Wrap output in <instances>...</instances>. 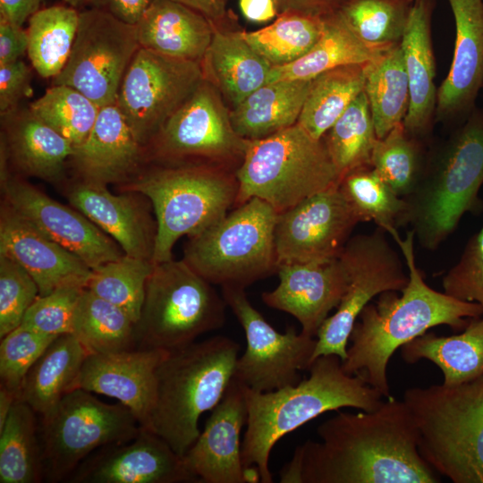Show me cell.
Wrapping results in <instances>:
<instances>
[{"mask_svg": "<svg viewBox=\"0 0 483 483\" xmlns=\"http://www.w3.org/2000/svg\"><path fill=\"white\" fill-rule=\"evenodd\" d=\"M321 441L296 446L279 472L282 483H437L421 457L418 431L404 401L376 410L339 411L317 428Z\"/></svg>", "mask_w": 483, "mask_h": 483, "instance_id": "cell-1", "label": "cell"}, {"mask_svg": "<svg viewBox=\"0 0 483 483\" xmlns=\"http://www.w3.org/2000/svg\"><path fill=\"white\" fill-rule=\"evenodd\" d=\"M408 267L409 280L401 292L386 291L365 306L349 336L343 370L362 379L390 399L387 365L394 352L427 333L446 325L463 330L472 318L483 316L477 302L455 299L429 287L418 268L414 255L415 236L411 230L404 239L392 235Z\"/></svg>", "mask_w": 483, "mask_h": 483, "instance_id": "cell-2", "label": "cell"}, {"mask_svg": "<svg viewBox=\"0 0 483 483\" xmlns=\"http://www.w3.org/2000/svg\"><path fill=\"white\" fill-rule=\"evenodd\" d=\"M309 376L294 386L269 392L244 386L247 428L242 442L245 468H256L263 483H272L270 453L285 435L320 416L341 408L376 410L383 395L356 376L346 373L335 354L315 359Z\"/></svg>", "mask_w": 483, "mask_h": 483, "instance_id": "cell-3", "label": "cell"}, {"mask_svg": "<svg viewBox=\"0 0 483 483\" xmlns=\"http://www.w3.org/2000/svg\"><path fill=\"white\" fill-rule=\"evenodd\" d=\"M483 108L475 107L450 137L428 153L416 190L407 198L402 225H410L419 244L436 250L462 217L483 212Z\"/></svg>", "mask_w": 483, "mask_h": 483, "instance_id": "cell-4", "label": "cell"}, {"mask_svg": "<svg viewBox=\"0 0 483 483\" xmlns=\"http://www.w3.org/2000/svg\"><path fill=\"white\" fill-rule=\"evenodd\" d=\"M237 342L216 335L169 352L157 367L154 403L146 429L182 457L199 437V420L212 411L231 384Z\"/></svg>", "mask_w": 483, "mask_h": 483, "instance_id": "cell-5", "label": "cell"}, {"mask_svg": "<svg viewBox=\"0 0 483 483\" xmlns=\"http://www.w3.org/2000/svg\"><path fill=\"white\" fill-rule=\"evenodd\" d=\"M118 191H134L151 202L157 224L153 263L173 258L182 236L215 225L237 205L236 171L211 164H147Z\"/></svg>", "mask_w": 483, "mask_h": 483, "instance_id": "cell-6", "label": "cell"}, {"mask_svg": "<svg viewBox=\"0 0 483 483\" xmlns=\"http://www.w3.org/2000/svg\"><path fill=\"white\" fill-rule=\"evenodd\" d=\"M421 457L454 483H483V377L404 392Z\"/></svg>", "mask_w": 483, "mask_h": 483, "instance_id": "cell-7", "label": "cell"}, {"mask_svg": "<svg viewBox=\"0 0 483 483\" xmlns=\"http://www.w3.org/2000/svg\"><path fill=\"white\" fill-rule=\"evenodd\" d=\"M236 177V206L258 198L277 214L340 181L324 139L313 138L298 123L249 140Z\"/></svg>", "mask_w": 483, "mask_h": 483, "instance_id": "cell-8", "label": "cell"}, {"mask_svg": "<svg viewBox=\"0 0 483 483\" xmlns=\"http://www.w3.org/2000/svg\"><path fill=\"white\" fill-rule=\"evenodd\" d=\"M226 307L223 295L183 259L157 263L135 323L136 349L183 348L221 328Z\"/></svg>", "mask_w": 483, "mask_h": 483, "instance_id": "cell-9", "label": "cell"}, {"mask_svg": "<svg viewBox=\"0 0 483 483\" xmlns=\"http://www.w3.org/2000/svg\"><path fill=\"white\" fill-rule=\"evenodd\" d=\"M277 212L251 198L224 218L189 237L182 259L210 284L245 288L277 273Z\"/></svg>", "mask_w": 483, "mask_h": 483, "instance_id": "cell-10", "label": "cell"}, {"mask_svg": "<svg viewBox=\"0 0 483 483\" xmlns=\"http://www.w3.org/2000/svg\"><path fill=\"white\" fill-rule=\"evenodd\" d=\"M38 428L43 477L47 482L68 479L97 450L135 437L140 425L122 403L109 404L91 392L67 393L44 416Z\"/></svg>", "mask_w": 483, "mask_h": 483, "instance_id": "cell-11", "label": "cell"}, {"mask_svg": "<svg viewBox=\"0 0 483 483\" xmlns=\"http://www.w3.org/2000/svg\"><path fill=\"white\" fill-rule=\"evenodd\" d=\"M248 140L239 136L219 91L200 82L146 148L147 164H211L237 170Z\"/></svg>", "mask_w": 483, "mask_h": 483, "instance_id": "cell-12", "label": "cell"}, {"mask_svg": "<svg viewBox=\"0 0 483 483\" xmlns=\"http://www.w3.org/2000/svg\"><path fill=\"white\" fill-rule=\"evenodd\" d=\"M387 233L377 227L372 233L350 238L340 257L349 273V283L335 312L317 334L312 361L321 355L346 358L349 336L359 315L375 297L386 291L402 292L409 276Z\"/></svg>", "mask_w": 483, "mask_h": 483, "instance_id": "cell-13", "label": "cell"}, {"mask_svg": "<svg viewBox=\"0 0 483 483\" xmlns=\"http://www.w3.org/2000/svg\"><path fill=\"white\" fill-rule=\"evenodd\" d=\"M140 47L136 25L95 7L83 9L69 58L52 84L74 88L99 107L115 104Z\"/></svg>", "mask_w": 483, "mask_h": 483, "instance_id": "cell-14", "label": "cell"}, {"mask_svg": "<svg viewBox=\"0 0 483 483\" xmlns=\"http://www.w3.org/2000/svg\"><path fill=\"white\" fill-rule=\"evenodd\" d=\"M202 80L200 63L140 47L125 72L115 104L146 149Z\"/></svg>", "mask_w": 483, "mask_h": 483, "instance_id": "cell-15", "label": "cell"}, {"mask_svg": "<svg viewBox=\"0 0 483 483\" xmlns=\"http://www.w3.org/2000/svg\"><path fill=\"white\" fill-rule=\"evenodd\" d=\"M222 295L246 338V349L237 359L233 378L257 392L298 384L301 371L312 363L317 337L297 333L293 326L279 333L253 307L245 288L222 287Z\"/></svg>", "mask_w": 483, "mask_h": 483, "instance_id": "cell-16", "label": "cell"}, {"mask_svg": "<svg viewBox=\"0 0 483 483\" xmlns=\"http://www.w3.org/2000/svg\"><path fill=\"white\" fill-rule=\"evenodd\" d=\"M0 187L3 201L91 269L125 254L113 238L85 215L56 201L25 177L11 172L2 158Z\"/></svg>", "mask_w": 483, "mask_h": 483, "instance_id": "cell-17", "label": "cell"}, {"mask_svg": "<svg viewBox=\"0 0 483 483\" xmlns=\"http://www.w3.org/2000/svg\"><path fill=\"white\" fill-rule=\"evenodd\" d=\"M358 223L338 184L305 199L277 216L278 267L338 258Z\"/></svg>", "mask_w": 483, "mask_h": 483, "instance_id": "cell-18", "label": "cell"}, {"mask_svg": "<svg viewBox=\"0 0 483 483\" xmlns=\"http://www.w3.org/2000/svg\"><path fill=\"white\" fill-rule=\"evenodd\" d=\"M246 420L244 386L233 378L203 431L182 456L186 469L198 482L260 481L258 470L247 469L242 463L241 432Z\"/></svg>", "mask_w": 483, "mask_h": 483, "instance_id": "cell-19", "label": "cell"}, {"mask_svg": "<svg viewBox=\"0 0 483 483\" xmlns=\"http://www.w3.org/2000/svg\"><path fill=\"white\" fill-rule=\"evenodd\" d=\"M72 483L198 482L182 457L159 436L140 428L132 439L104 446L85 459L66 480Z\"/></svg>", "mask_w": 483, "mask_h": 483, "instance_id": "cell-20", "label": "cell"}, {"mask_svg": "<svg viewBox=\"0 0 483 483\" xmlns=\"http://www.w3.org/2000/svg\"><path fill=\"white\" fill-rule=\"evenodd\" d=\"M70 204L113 238L131 257L152 260L157 224L150 200L141 193H112L107 185L77 179L64 187Z\"/></svg>", "mask_w": 483, "mask_h": 483, "instance_id": "cell-21", "label": "cell"}, {"mask_svg": "<svg viewBox=\"0 0 483 483\" xmlns=\"http://www.w3.org/2000/svg\"><path fill=\"white\" fill-rule=\"evenodd\" d=\"M277 274L278 285L264 292L262 301L293 316L302 334L316 337L347 288L349 273L344 261L339 256L324 261L283 264Z\"/></svg>", "mask_w": 483, "mask_h": 483, "instance_id": "cell-22", "label": "cell"}, {"mask_svg": "<svg viewBox=\"0 0 483 483\" xmlns=\"http://www.w3.org/2000/svg\"><path fill=\"white\" fill-rule=\"evenodd\" d=\"M455 40L447 76L436 92L435 122L461 125L483 88V0H448Z\"/></svg>", "mask_w": 483, "mask_h": 483, "instance_id": "cell-23", "label": "cell"}, {"mask_svg": "<svg viewBox=\"0 0 483 483\" xmlns=\"http://www.w3.org/2000/svg\"><path fill=\"white\" fill-rule=\"evenodd\" d=\"M0 254L14 260L33 277L39 295L64 286L86 288L92 272L79 257L46 236L3 200Z\"/></svg>", "mask_w": 483, "mask_h": 483, "instance_id": "cell-24", "label": "cell"}, {"mask_svg": "<svg viewBox=\"0 0 483 483\" xmlns=\"http://www.w3.org/2000/svg\"><path fill=\"white\" fill-rule=\"evenodd\" d=\"M169 352L134 349L113 353H89L74 389L116 399L129 408L140 427H148L154 403L156 373Z\"/></svg>", "mask_w": 483, "mask_h": 483, "instance_id": "cell-25", "label": "cell"}, {"mask_svg": "<svg viewBox=\"0 0 483 483\" xmlns=\"http://www.w3.org/2000/svg\"><path fill=\"white\" fill-rule=\"evenodd\" d=\"M69 163L73 179L119 186L132 179L147 158L120 109L111 104L100 107L91 131L74 148Z\"/></svg>", "mask_w": 483, "mask_h": 483, "instance_id": "cell-26", "label": "cell"}, {"mask_svg": "<svg viewBox=\"0 0 483 483\" xmlns=\"http://www.w3.org/2000/svg\"><path fill=\"white\" fill-rule=\"evenodd\" d=\"M74 146L30 107L1 114L0 158L16 174L64 186Z\"/></svg>", "mask_w": 483, "mask_h": 483, "instance_id": "cell-27", "label": "cell"}, {"mask_svg": "<svg viewBox=\"0 0 483 483\" xmlns=\"http://www.w3.org/2000/svg\"><path fill=\"white\" fill-rule=\"evenodd\" d=\"M435 0L415 2L401 41L410 88V104L403 120L406 130L426 140L435 122L436 61L431 38Z\"/></svg>", "mask_w": 483, "mask_h": 483, "instance_id": "cell-28", "label": "cell"}, {"mask_svg": "<svg viewBox=\"0 0 483 483\" xmlns=\"http://www.w3.org/2000/svg\"><path fill=\"white\" fill-rule=\"evenodd\" d=\"M140 47L200 63L215 25L200 13L174 0H154L136 24Z\"/></svg>", "mask_w": 483, "mask_h": 483, "instance_id": "cell-29", "label": "cell"}, {"mask_svg": "<svg viewBox=\"0 0 483 483\" xmlns=\"http://www.w3.org/2000/svg\"><path fill=\"white\" fill-rule=\"evenodd\" d=\"M214 25L211 42L200 62L203 79L233 109L267 83L272 65L243 38L241 30Z\"/></svg>", "mask_w": 483, "mask_h": 483, "instance_id": "cell-30", "label": "cell"}, {"mask_svg": "<svg viewBox=\"0 0 483 483\" xmlns=\"http://www.w3.org/2000/svg\"><path fill=\"white\" fill-rule=\"evenodd\" d=\"M312 80H277L253 91L230 110L235 132L245 140H254L297 123Z\"/></svg>", "mask_w": 483, "mask_h": 483, "instance_id": "cell-31", "label": "cell"}, {"mask_svg": "<svg viewBox=\"0 0 483 483\" xmlns=\"http://www.w3.org/2000/svg\"><path fill=\"white\" fill-rule=\"evenodd\" d=\"M401 355L409 364L420 360L435 363L443 373V384L447 386L483 377V316L470 318L458 335L427 332L402 346Z\"/></svg>", "mask_w": 483, "mask_h": 483, "instance_id": "cell-32", "label": "cell"}, {"mask_svg": "<svg viewBox=\"0 0 483 483\" xmlns=\"http://www.w3.org/2000/svg\"><path fill=\"white\" fill-rule=\"evenodd\" d=\"M89 352L72 334L56 337L28 372L20 400L38 416L47 414L75 382Z\"/></svg>", "mask_w": 483, "mask_h": 483, "instance_id": "cell-33", "label": "cell"}, {"mask_svg": "<svg viewBox=\"0 0 483 483\" xmlns=\"http://www.w3.org/2000/svg\"><path fill=\"white\" fill-rule=\"evenodd\" d=\"M383 51L371 49L363 44L335 13L324 17L323 32L314 47L291 64L272 67L267 83L283 80H312L339 66L369 62Z\"/></svg>", "mask_w": 483, "mask_h": 483, "instance_id": "cell-34", "label": "cell"}, {"mask_svg": "<svg viewBox=\"0 0 483 483\" xmlns=\"http://www.w3.org/2000/svg\"><path fill=\"white\" fill-rule=\"evenodd\" d=\"M364 92L377 139L402 123L410 104V88L401 43L365 64Z\"/></svg>", "mask_w": 483, "mask_h": 483, "instance_id": "cell-35", "label": "cell"}, {"mask_svg": "<svg viewBox=\"0 0 483 483\" xmlns=\"http://www.w3.org/2000/svg\"><path fill=\"white\" fill-rule=\"evenodd\" d=\"M365 64L339 66L314 78L297 123L313 138L322 139L364 91Z\"/></svg>", "mask_w": 483, "mask_h": 483, "instance_id": "cell-36", "label": "cell"}, {"mask_svg": "<svg viewBox=\"0 0 483 483\" xmlns=\"http://www.w3.org/2000/svg\"><path fill=\"white\" fill-rule=\"evenodd\" d=\"M37 413L18 399L0 428V482L44 479Z\"/></svg>", "mask_w": 483, "mask_h": 483, "instance_id": "cell-37", "label": "cell"}, {"mask_svg": "<svg viewBox=\"0 0 483 483\" xmlns=\"http://www.w3.org/2000/svg\"><path fill=\"white\" fill-rule=\"evenodd\" d=\"M73 335L89 353L136 349L135 322L120 307L85 288L72 321Z\"/></svg>", "mask_w": 483, "mask_h": 483, "instance_id": "cell-38", "label": "cell"}, {"mask_svg": "<svg viewBox=\"0 0 483 483\" xmlns=\"http://www.w3.org/2000/svg\"><path fill=\"white\" fill-rule=\"evenodd\" d=\"M80 11L70 5L40 8L28 20V56L43 78H55L71 54L79 25Z\"/></svg>", "mask_w": 483, "mask_h": 483, "instance_id": "cell-39", "label": "cell"}, {"mask_svg": "<svg viewBox=\"0 0 483 483\" xmlns=\"http://www.w3.org/2000/svg\"><path fill=\"white\" fill-rule=\"evenodd\" d=\"M338 187L359 222H374L390 235L398 232L406 200L392 190L371 165L345 174Z\"/></svg>", "mask_w": 483, "mask_h": 483, "instance_id": "cell-40", "label": "cell"}, {"mask_svg": "<svg viewBox=\"0 0 483 483\" xmlns=\"http://www.w3.org/2000/svg\"><path fill=\"white\" fill-rule=\"evenodd\" d=\"M414 0H345L338 14L368 47L383 51L401 43Z\"/></svg>", "mask_w": 483, "mask_h": 483, "instance_id": "cell-41", "label": "cell"}, {"mask_svg": "<svg viewBox=\"0 0 483 483\" xmlns=\"http://www.w3.org/2000/svg\"><path fill=\"white\" fill-rule=\"evenodd\" d=\"M324 18L297 13H279L274 22L254 31L241 30L243 38L272 67L291 64L318 42Z\"/></svg>", "mask_w": 483, "mask_h": 483, "instance_id": "cell-42", "label": "cell"}, {"mask_svg": "<svg viewBox=\"0 0 483 483\" xmlns=\"http://www.w3.org/2000/svg\"><path fill=\"white\" fill-rule=\"evenodd\" d=\"M428 157L424 140L411 135L402 122L377 140L370 165L397 195L407 198L421 181Z\"/></svg>", "mask_w": 483, "mask_h": 483, "instance_id": "cell-43", "label": "cell"}, {"mask_svg": "<svg viewBox=\"0 0 483 483\" xmlns=\"http://www.w3.org/2000/svg\"><path fill=\"white\" fill-rule=\"evenodd\" d=\"M323 139L340 179L357 167L370 165L377 137L364 91L351 103Z\"/></svg>", "mask_w": 483, "mask_h": 483, "instance_id": "cell-44", "label": "cell"}, {"mask_svg": "<svg viewBox=\"0 0 483 483\" xmlns=\"http://www.w3.org/2000/svg\"><path fill=\"white\" fill-rule=\"evenodd\" d=\"M154 266L152 260L124 254L93 268L86 288L123 309L136 323Z\"/></svg>", "mask_w": 483, "mask_h": 483, "instance_id": "cell-45", "label": "cell"}, {"mask_svg": "<svg viewBox=\"0 0 483 483\" xmlns=\"http://www.w3.org/2000/svg\"><path fill=\"white\" fill-rule=\"evenodd\" d=\"M34 114L74 148L89 136L100 107L74 88L53 85L29 106Z\"/></svg>", "mask_w": 483, "mask_h": 483, "instance_id": "cell-46", "label": "cell"}, {"mask_svg": "<svg viewBox=\"0 0 483 483\" xmlns=\"http://www.w3.org/2000/svg\"><path fill=\"white\" fill-rule=\"evenodd\" d=\"M56 337L20 325L1 338V386L20 396L28 372Z\"/></svg>", "mask_w": 483, "mask_h": 483, "instance_id": "cell-47", "label": "cell"}, {"mask_svg": "<svg viewBox=\"0 0 483 483\" xmlns=\"http://www.w3.org/2000/svg\"><path fill=\"white\" fill-rule=\"evenodd\" d=\"M39 295L33 277L12 258L0 254V337L18 327Z\"/></svg>", "mask_w": 483, "mask_h": 483, "instance_id": "cell-48", "label": "cell"}, {"mask_svg": "<svg viewBox=\"0 0 483 483\" xmlns=\"http://www.w3.org/2000/svg\"><path fill=\"white\" fill-rule=\"evenodd\" d=\"M85 287L64 286L38 295L26 311L21 326L51 335L72 334V321Z\"/></svg>", "mask_w": 483, "mask_h": 483, "instance_id": "cell-49", "label": "cell"}, {"mask_svg": "<svg viewBox=\"0 0 483 483\" xmlns=\"http://www.w3.org/2000/svg\"><path fill=\"white\" fill-rule=\"evenodd\" d=\"M444 292L483 308V225L467 241L461 257L442 280Z\"/></svg>", "mask_w": 483, "mask_h": 483, "instance_id": "cell-50", "label": "cell"}, {"mask_svg": "<svg viewBox=\"0 0 483 483\" xmlns=\"http://www.w3.org/2000/svg\"><path fill=\"white\" fill-rule=\"evenodd\" d=\"M32 74L22 61L0 65V114L19 107L20 102L31 96Z\"/></svg>", "mask_w": 483, "mask_h": 483, "instance_id": "cell-51", "label": "cell"}, {"mask_svg": "<svg viewBox=\"0 0 483 483\" xmlns=\"http://www.w3.org/2000/svg\"><path fill=\"white\" fill-rule=\"evenodd\" d=\"M29 35L27 29L5 21H0V65L21 59L27 53Z\"/></svg>", "mask_w": 483, "mask_h": 483, "instance_id": "cell-52", "label": "cell"}, {"mask_svg": "<svg viewBox=\"0 0 483 483\" xmlns=\"http://www.w3.org/2000/svg\"><path fill=\"white\" fill-rule=\"evenodd\" d=\"M154 0H90L89 7L107 12L119 20L136 25Z\"/></svg>", "mask_w": 483, "mask_h": 483, "instance_id": "cell-53", "label": "cell"}, {"mask_svg": "<svg viewBox=\"0 0 483 483\" xmlns=\"http://www.w3.org/2000/svg\"><path fill=\"white\" fill-rule=\"evenodd\" d=\"M345 0H275L279 13H297L326 17L338 12Z\"/></svg>", "mask_w": 483, "mask_h": 483, "instance_id": "cell-54", "label": "cell"}, {"mask_svg": "<svg viewBox=\"0 0 483 483\" xmlns=\"http://www.w3.org/2000/svg\"><path fill=\"white\" fill-rule=\"evenodd\" d=\"M44 0H0V21L22 26L41 8Z\"/></svg>", "mask_w": 483, "mask_h": 483, "instance_id": "cell-55", "label": "cell"}, {"mask_svg": "<svg viewBox=\"0 0 483 483\" xmlns=\"http://www.w3.org/2000/svg\"><path fill=\"white\" fill-rule=\"evenodd\" d=\"M243 16L254 22H266L278 15L275 0H239Z\"/></svg>", "mask_w": 483, "mask_h": 483, "instance_id": "cell-56", "label": "cell"}, {"mask_svg": "<svg viewBox=\"0 0 483 483\" xmlns=\"http://www.w3.org/2000/svg\"><path fill=\"white\" fill-rule=\"evenodd\" d=\"M200 13L219 25L226 16L227 0H174Z\"/></svg>", "mask_w": 483, "mask_h": 483, "instance_id": "cell-57", "label": "cell"}, {"mask_svg": "<svg viewBox=\"0 0 483 483\" xmlns=\"http://www.w3.org/2000/svg\"><path fill=\"white\" fill-rule=\"evenodd\" d=\"M18 399L20 396L17 393L0 386V428L3 427L13 405Z\"/></svg>", "mask_w": 483, "mask_h": 483, "instance_id": "cell-58", "label": "cell"}, {"mask_svg": "<svg viewBox=\"0 0 483 483\" xmlns=\"http://www.w3.org/2000/svg\"><path fill=\"white\" fill-rule=\"evenodd\" d=\"M67 5L74 7L76 9L89 6L90 0H63Z\"/></svg>", "mask_w": 483, "mask_h": 483, "instance_id": "cell-59", "label": "cell"}, {"mask_svg": "<svg viewBox=\"0 0 483 483\" xmlns=\"http://www.w3.org/2000/svg\"><path fill=\"white\" fill-rule=\"evenodd\" d=\"M414 1L417 2V1H419V0H414Z\"/></svg>", "mask_w": 483, "mask_h": 483, "instance_id": "cell-60", "label": "cell"}]
</instances>
